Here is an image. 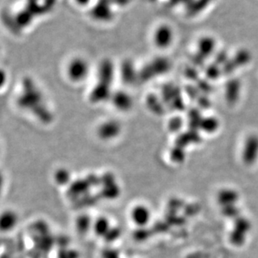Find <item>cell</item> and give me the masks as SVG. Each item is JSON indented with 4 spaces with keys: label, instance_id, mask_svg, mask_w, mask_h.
<instances>
[{
    "label": "cell",
    "instance_id": "1",
    "mask_svg": "<svg viewBox=\"0 0 258 258\" xmlns=\"http://www.w3.org/2000/svg\"><path fill=\"white\" fill-rule=\"evenodd\" d=\"M175 39L174 28L166 23H163L156 26L153 32L152 40L155 47L164 50L171 47Z\"/></svg>",
    "mask_w": 258,
    "mask_h": 258
},
{
    "label": "cell",
    "instance_id": "2",
    "mask_svg": "<svg viewBox=\"0 0 258 258\" xmlns=\"http://www.w3.org/2000/svg\"><path fill=\"white\" fill-rule=\"evenodd\" d=\"M241 159L246 166H253L258 161V134L252 133L246 136L241 150Z\"/></svg>",
    "mask_w": 258,
    "mask_h": 258
},
{
    "label": "cell",
    "instance_id": "3",
    "mask_svg": "<svg viewBox=\"0 0 258 258\" xmlns=\"http://www.w3.org/2000/svg\"><path fill=\"white\" fill-rule=\"evenodd\" d=\"M89 72L90 64L85 58H73L67 64V77L71 82L77 83L83 82L87 79Z\"/></svg>",
    "mask_w": 258,
    "mask_h": 258
},
{
    "label": "cell",
    "instance_id": "4",
    "mask_svg": "<svg viewBox=\"0 0 258 258\" xmlns=\"http://www.w3.org/2000/svg\"><path fill=\"white\" fill-rule=\"evenodd\" d=\"M114 16L113 6L109 0H99L91 10V17L97 22H111Z\"/></svg>",
    "mask_w": 258,
    "mask_h": 258
},
{
    "label": "cell",
    "instance_id": "5",
    "mask_svg": "<svg viewBox=\"0 0 258 258\" xmlns=\"http://www.w3.org/2000/svg\"><path fill=\"white\" fill-rule=\"evenodd\" d=\"M216 40L211 35H204L197 43V53L195 55L196 61H205L215 53Z\"/></svg>",
    "mask_w": 258,
    "mask_h": 258
},
{
    "label": "cell",
    "instance_id": "6",
    "mask_svg": "<svg viewBox=\"0 0 258 258\" xmlns=\"http://www.w3.org/2000/svg\"><path fill=\"white\" fill-rule=\"evenodd\" d=\"M122 132V126L120 122L115 120H107L102 122L97 129V135L100 139L105 141H111L119 136Z\"/></svg>",
    "mask_w": 258,
    "mask_h": 258
},
{
    "label": "cell",
    "instance_id": "7",
    "mask_svg": "<svg viewBox=\"0 0 258 258\" xmlns=\"http://www.w3.org/2000/svg\"><path fill=\"white\" fill-rule=\"evenodd\" d=\"M251 223L246 218H239L237 217V223H236L233 232L231 233V240L236 246L242 245L245 243L246 236L251 230Z\"/></svg>",
    "mask_w": 258,
    "mask_h": 258
},
{
    "label": "cell",
    "instance_id": "8",
    "mask_svg": "<svg viewBox=\"0 0 258 258\" xmlns=\"http://www.w3.org/2000/svg\"><path fill=\"white\" fill-rule=\"evenodd\" d=\"M130 216L135 225L144 226L149 223L151 219V210L145 205L139 204L133 207Z\"/></svg>",
    "mask_w": 258,
    "mask_h": 258
},
{
    "label": "cell",
    "instance_id": "9",
    "mask_svg": "<svg viewBox=\"0 0 258 258\" xmlns=\"http://www.w3.org/2000/svg\"><path fill=\"white\" fill-rule=\"evenodd\" d=\"M19 216L13 210H5L0 213V232H10L17 226Z\"/></svg>",
    "mask_w": 258,
    "mask_h": 258
},
{
    "label": "cell",
    "instance_id": "10",
    "mask_svg": "<svg viewBox=\"0 0 258 258\" xmlns=\"http://www.w3.org/2000/svg\"><path fill=\"white\" fill-rule=\"evenodd\" d=\"M170 61L168 58L156 57L152 60L144 68V72L149 74V72L159 75L165 73L170 69Z\"/></svg>",
    "mask_w": 258,
    "mask_h": 258
},
{
    "label": "cell",
    "instance_id": "11",
    "mask_svg": "<svg viewBox=\"0 0 258 258\" xmlns=\"http://www.w3.org/2000/svg\"><path fill=\"white\" fill-rule=\"evenodd\" d=\"M115 67L112 60L109 59H105L102 60L99 67V80L100 82H103L106 84H112V80L114 78Z\"/></svg>",
    "mask_w": 258,
    "mask_h": 258
},
{
    "label": "cell",
    "instance_id": "12",
    "mask_svg": "<svg viewBox=\"0 0 258 258\" xmlns=\"http://www.w3.org/2000/svg\"><path fill=\"white\" fill-rule=\"evenodd\" d=\"M112 100L115 107L122 111L128 109L133 104L131 97L125 92H118L112 95Z\"/></svg>",
    "mask_w": 258,
    "mask_h": 258
},
{
    "label": "cell",
    "instance_id": "13",
    "mask_svg": "<svg viewBox=\"0 0 258 258\" xmlns=\"http://www.w3.org/2000/svg\"><path fill=\"white\" fill-rule=\"evenodd\" d=\"M238 192L236 191L235 189H225L224 191L220 194L219 201L221 202V205H225L226 207H231V206H235L236 203L238 202L239 200Z\"/></svg>",
    "mask_w": 258,
    "mask_h": 258
},
{
    "label": "cell",
    "instance_id": "14",
    "mask_svg": "<svg viewBox=\"0 0 258 258\" xmlns=\"http://www.w3.org/2000/svg\"><path fill=\"white\" fill-rule=\"evenodd\" d=\"M241 82L238 80H231L226 86V96L231 102H236L241 94Z\"/></svg>",
    "mask_w": 258,
    "mask_h": 258
},
{
    "label": "cell",
    "instance_id": "15",
    "mask_svg": "<svg viewBox=\"0 0 258 258\" xmlns=\"http://www.w3.org/2000/svg\"><path fill=\"white\" fill-rule=\"evenodd\" d=\"M214 0H195L191 3H189L188 8V14L189 15H199L200 13L203 12L206 8L209 7L212 4Z\"/></svg>",
    "mask_w": 258,
    "mask_h": 258
},
{
    "label": "cell",
    "instance_id": "16",
    "mask_svg": "<svg viewBox=\"0 0 258 258\" xmlns=\"http://www.w3.org/2000/svg\"><path fill=\"white\" fill-rule=\"evenodd\" d=\"M136 72L135 67L131 60H125L124 62H122V67H121L122 78L131 81L135 77L134 76L137 74Z\"/></svg>",
    "mask_w": 258,
    "mask_h": 258
},
{
    "label": "cell",
    "instance_id": "17",
    "mask_svg": "<svg viewBox=\"0 0 258 258\" xmlns=\"http://www.w3.org/2000/svg\"><path fill=\"white\" fill-rule=\"evenodd\" d=\"M95 232L98 236H106L107 232L110 231L109 225L106 219H99L94 224Z\"/></svg>",
    "mask_w": 258,
    "mask_h": 258
},
{
    "label": "cell",
    "instance_id": "18",
    "mask_svg": "<svg viewBox=\"0 0 258 258\" xmlns=\"http://www.w3.org/2000/svg\"><path fill=\"white\" fill-rule=\"evenodd\" d=\"M54 179H55L56 184L64 185V184H67V182L69 181L70 173L67 171V169H57L54 174Z\"/></svg>",
    "mask_w": 258,
    "mask_h": 258
},
{
    "label": "cell",
    "instance_id": "19",
    "mask_svg": "<svg viewBox=\"0 0 258 258\" xmlns=\"http://www.w3.org/2000/svg\"><path fill=\"white\" fill-rule=\"evenodd\" d=\"M59 258H77V255L74 251L63 250L59 253Z\"/></svg>",
    "mask_w": 258,
    "mask_h": 258
},
{
    "label": "cell",
    "instance_id": "20",
    "mask_svg": "<svg viewBox=\"0 0 258 258\" xmlns=\"http://www.w3.org/2000/svg\"><path fill=\"white\" fill-rule=\"evenodd\" d=\"M110 3L113 5H118V6H125L128 5L131 2V0H109Z\"/></svg>",
    "mask_w": 258,
    "mask_h": 258
},
{
    "label": "cell",
    "instance_id": "21",
    "mask_svg": "<svg viewBox=\"0 0 258 258\" xmlns=\"http://www.w3.org/2000/svg\"><path fill=\"white\" fill-rule=\"evenodd\" d=\"M75 2H76V4L79 5V6L85 7V6L89 5L91 2H92V0H75Z\"/></svg>",
    "mask_w": 258,
    "mask_h": 258
},
{
    "label": "cell",
    "instance_id": "22",
    "mask_svg": "<svg viewBox=\"0 0 258 258\" xmlns=\"http://www.w3.org/2000/svg\"><path fill=\"white\" fill-rule=\"evenodd\" d=\"M5 80H6V76L3 72H0V87H2L5 85Z\"/></svg>",
    "mask_w": 258,
    "mask_h": 258
},
{
    "label": "cell",
    "instance_id": "23",
    "mask_svg": "<svg viewBox=\"0 0 258 258\" xmlns=\"http://www.w3.org/2000/svg\"><path fill=\"white\" fill-rule=\"evenodd\" d=\"M3 185H4V178H3V175L0 173V194L2 192Z\"/></svg>",
    "mask_w": 258,
    "mask_h": 258
}]
</instances>
